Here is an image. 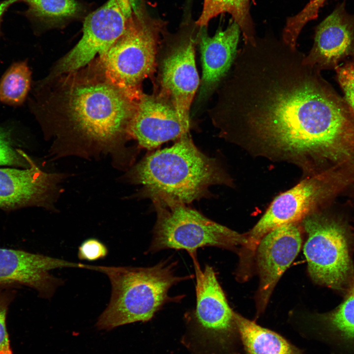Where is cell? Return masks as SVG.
<instances>
[{
  "instance_id": "1",
  "label": "cell",
  "mask_w": 354,
  "mask_h": 354,
  "mask_svg": "<svg viewBox=\"0 0 354 354\" xmlns=\"http://www.w3.org/2000/svg\"><path fill=\"white\" fill-rule=\"evenodd\" d=\"M304 56L283 41L244 44L209 115L224 137L262 146L309 171L343 152L354 111Z\"/></svg>"
},
{
  "instance_id": "2",
  "label": "cell",
  "mask_w": 354,
  "mask_h": 354,
  "mask_svg": "<svg viewBox=\"0 0 354 354\" xmlns=\"http://www.w3.org/2000/svg\"><path fill=\"white\" fill-rule=\"evenodd\" d=\"M52 78V90L35 84L29 106L57 156L109 155L118 167L126 158L130 122L138 101L106 75L97 59Z\"/></svg>"
},
{
  "instance_id": "3",
  "label": "cell",
  "mask_w": 354,
  "mask_h": 354,
  "mask_svg": "<svg viewBox=\"0 0 354 354\" xmlns=\"http://www.w3.org/2000/svg\"><path fill=\"white\" fill-rule=\"evenodd\" d=\"M125 177L142 185L146 197L186 205L206 196L210 186L228 181L216 159L201 152L188 133L172 146L145 156Z\"/></svg>"
},
{
  "instance_id": "4",
  "label": "cell",
  "mask_w": 354,
  "mask_h": 354,
  "mask_svg": "<svg viewBox=\"0 0 354 354\" xmlns=\"http://www.w3.org/2000/svg\"><path fill=\"white\" fill-rule=\"evenodd\" d=\"M177 262L170 258L148 267L88 265L87 269L106 275L111 282L110 301L96 325L111 329L137 322H147L165 304L179 302L184 296H171L170 289L194 275L176 274Z\"/></svg>"
},
{
  "instance_id": "5",
  "label": "cell",
  "mask_w": 354,
  "mask_h": 354,
  "mask_svg": "<svg viewBox=\"0 0 354 354\" xmlns=\"http://www.w3.org/2000/svg\"><path fill=\"white\" fill-rule=\"evenodd\" d=\"M341 205L335 202L302 220L307 234L304 254L308 271L316 283L337 290L347 288L354 274L350 253L351 225Z\"/></svg>"
},
{
  "instance_id": "6",
  "label": "cell",
  "mask_w": 354,
  "mask_h": 354,
  "mask_svg": "<svg viewBox=\"0 0 354 354\" xmlns=\"http://www.w3.org/2000/svg\"><path fill=\"white\" fill-rule=\"evenodd\" d=\"M163 28L161 21L152 19L137 6L122 35L99 56L107 77L134 100L144 94V80L156 71Z\"/></svg>"
},
{
  "instance_id": "7",
  "label": "cell",
  "mask_w": 354,
  "mask_h": 354,
  "mask_svg": "<svg viewBox=\"0 0 354 354\" xmlns=\"http://www.w3.org/2000/svg\"><path fill=\"white\" fill-rule=\"evenodd\" d=\"M156 213L152 239L148 252L167 249L185 250L190 257L198 249H233L246 243L241 235L209 219L186 204L167 199L151 198Z\"/></svg>"
},
{
  "instance_id": "8",
  "label": "cell",
  "mask_w": 354,
  "mask_h": 354,
  "mask_svg": "<svg viewBox=\"0 0 354 354\" xmlns=\"http://www.w3.org/2000/svg\"><path fill=\"white\" fill-rule=\"evenodd\" d=\"M344 197L341 185L324 174L310 176L276 197L265 213L247 234L243 246L251 257L261 239L272 230L287 224L297 223L308 215L327 208Z\"/></svg>"
},
{
  "instance_id": "9",
  "label": "cell",
  "mask_w": 354,
  "mask_h": 354,
  "mask_svg": "<svg viewBox=\"0 0 354 354\" xmlns=\"http://www.w3.org/2000/svg\"><path fill=\"white\" fill-rule=\"evenodd\" d=\"M164 43L158 52L154 93L171 103L190 126V108L200 84L195 58L196 37L193 31H185Z\"/></svg>"
},
{
  "instance_id": "10",
  "label": "cell",
  "mask_w": 354,
  "mask_h": 354,
  "mask_svg": "<svg viewBox=\"0 0 354 354\" xmlns=\"http://www.w3.org/2000/svg\"><path fill=\"white\" fill-rule=\"evenodd\" d=\"M133 9L123 0H108L85 18L82 37L57 63L49 77L70 73L106 52L124 32Z\"/></svg>"
},
{
  "instance_id": "11",
  "label": "cell",
  "mask_w": 354,
  "mask_h": 354,
  "mask_svg": "<svg viewBox=\"0 0 354 354\" xmlns=\"http://www.w3.org/2000/svg\"><path fill=\"white\" fill-rule=\"evenodd\" d=\"M191 258L196 277V323L223 354H240L235 312L229 305L214 270L208 265L202 269L197 256Z\"/></svg>"
},
{
  "instance_id": "12",
  "label": "cell",
  "mask_w": 354,
  "mask_h": 354,
  "mask_svg": "<svg viewBox=\"0 0 354 354\" xmlns=\"http://www.w3.org/2000/svg\"><path fill=\"white\" fill-rule=\"evenodd\" d=\"M63 178L62 174L42 171L33 160L28 168H0V208H52Z\"/></svg>"
},
{
  "instance_id": "13",
  "label": "cell",
  "mask_w": 354,
  "mask_h": 354,
  "mask_svg": "<svg viewBox=\"0 0 354 354\" xmlns=\"http://www.w3.org/2000/svg\"><path fill=\"white\" fill-rule=\"evenodd\" d=\"M81 266L80 263L23 250L0 248V285L27 286L35 290L40 297L50 299L63 281L51 274L50 271Z\"/></svg>"
},
{
  "instance_id": "14",
  "label": "cell",
  "mask_w": 354,
  "mask_h": 354,
  "mask_svg": "<svg viewBox=\"0 0 354 354\" xmlns=\"http://www.w3.org/2000/svg\"><path fill=\"white\" fill-rule=\"evenodd\" d=\"M301 243L297 223L282 225L260 240L256 250L260 276L258 314L264 310L278 281L299 253Z\"/></svg>"
},
{
  "instance_id": "15",
  "label": "cell",
  "mask_w": 354,
  "mask_h": 354,
  "mask_svg": "<svg viewBox=\"0 0 354 354\" xmlns=\"http://www.w3.org/2000/svg\"><path fill=\"white\" fill-rule=\"evenodd\" d=\"M175 107L157 94H143L138 101L128 130L130 139L148 149L177 140L189 132Z\"/></svg>"
},
{
  "instance_id": "16",
  "label": "cell",
  "mask_w": 354,
  "mask_h": 354,
  "mask_svg": "<svg viewBox=\"0 0 354 354\" xmlns=\"http://www.w3.org/2000/svg\"><path fill=\"white\" fill-rule=\"evenodd\" d=\"M303 60L320 71L335 70L342 62L354 61V20L342 8L317 27L313 47Z\"/></svg>"
},
{
  "instance_id": "17",
  "label": "cell",
  "mask_w": 354,
  "mask_h": 354,
  "mask_svg": "<svg viewBox=\"0 0 354 354\" xmlns=\"http://www.w3.org/2000/svg\"><path fill=\"white\" fill-rule=\"evenodd\" d=\"M241 31L233 22L225 30L219 29L212 36L201 27L196 36L201 54L202 77L198 100L206 99L226 77L234 62Z\"/></svg>"
},
{
  "instance_id": "18",
  "label": "cell",
  "mask_w": 354,
  "mask_h": 354,
  "mask_svg": "<svg viewBox=\"0 0 354 354\" xmlns=\"http://www.w3.org/2000/svg\"><path fill=\"white\" fill-rule=\"evenodd\" d=\"M241 344L247 354H303L278 333L262 327L235 312Z\"/></svg>"
},
{
  "instance_id": "19",
  "label": "cell",
  "mask_w": 354,
  "mask_h": 354,
  "mask_svg": "<svg viewBox=\"0 0 354 354\" xmlns=\"http://www.w3.org/2000/svg\"><path fill=\"white\" fill-rule=\"evenodd\" d=\"M249 5L250 0H204L202 13L196 24L200 28H207L213 18L222 13H229L239 26L244 44L254 45L257 38Z\"/></svg>"
},
{
  "instance_id": "20",
  "label": "cell",
  "mask_w": 354,
  "mask_h": 354,
  "mask_svg": "<svg viewBox=\"0 0 354 354\" xmlns=\"http://www.w3.org/2000/svg\"><path fill=\"white\" fill-rule=\"evenodd\" d=\"M323 330L346 342H354V274L343 302L334 310L318 315Z\"/></svg>"
},
{
  "instance_id": "21",
  "label": "cell",
  "mask_w": 354,
  "mask_h": 354,
  "mask_svg": "<svg viewBox=\"0 0 354 354\" xmlns=\"http://www.w3.org/2000/svg\"><path fill=\"white\" fill-rule=\"evenodd\" d=\"M31 75L26 60L11 64L0 80V102L12 106L21 105L30 88Z\"/></svg>"
},
{
  "instance_id": "22",
  "label": "cell",
  "mask_w": 354,
  "mask_h": 354,
  "mask_svg": "<svg viewBox=\"0 0 354 354\" xmlns=\"http://www.w3.org/2000/svg\"><path fill=\"white\" fill-rule=\"evenodd\" d=\"M28 6L26 15L47 24H54L78 16L82 10L76 0H20Z\"/></svg>"
},
{
  "instance_id": "23",
  "label": "cell",
  "mask_w": 354,
  "mask_h": 354,
  "mask_svg": "<svg viewBox=\"0 0 354 354\" xmlns=\"http://www.w3.org/2000/svg\"><path fill=\"white\" fill-rule=\"evenodd\" d=\"M32 160L23 150L15 148L12 129L0 125V166L28 168Z\"/></svg>"
},
{
  "instance_id": "24",
  "label": "cell",
  "mask_w": 354,
  "mask_h": 354,
  "mask_svg": "<svg viewBox=\"0 0 354 354\" xmlns=\"http://www.w3.org/2000/svg\"><path fill=\"white\" fill-rule=\"evenodd\" d=\"M19 287L12 285H0V354H12L6 319L9 306L15 299Z\"/></svg>"
},
{
  "instance_id": "25",
  "label": "cell",
  "mask_w": 354,
  "mask_h": 354,
  "mask_svg": "<svg viewBox=\"0 0 354 354\" xmlns=\"http://www.w3.org/2000/svg\"><path fill=\"white\" fill-rule=\"evenodd\" d=\"M337 80L344 94V99L354 111V61H347L335 70Z\"/></svg>"
},
{
  "instance_id": "26",
  "label": "cell",
  "mask_w": 354,
  "mask_h": 354,
  "mask_svg": "<svg viewBox=\"0 0 354 354\" xmlns=\"http://www.w3.org/2000/svg\"><path fill=\"white\" fill-rule=\"evenodd\" d=\"M108 253L107 247L100 241L89 238L79 247L78 256L81 260L93 261L105 257Z\"/></svg>"
},
{
  "instance_id": "27",
  "label": "cell",
  "mask_w": 354,
  "mask_h": 354,
  "mask_svg": "<svg viewBox=\"0 0 354 354\" xmlns=\"http://www.w3.org/2000/svg\"><path fill=\"white\" fill-rule=\"evenodd\" d=\"M19 0H4L0 2V23L3 15L9 6Z\"/></svg>"
},
{
  "instance_id": "28",
  "label": "cell",
  "mask_w": 354,
  "mask_h": 354,
  "mask_svg": "<svg viewBox=\"0 0 354 354\" xmlns=\"http://www.w3.org/2000/svg\"><path fill=\"white\" fill-rule=\"evenodd\" d=\"M126 3H127L129 5H130L134 9H135L136 6V4L135 3L136 0H123Z\"/></svg>"
},
{
  "instance_id": "29",
  "label": "cell",
  "mask_w": 354,
  "mask_h": 354,
  "mask_svg": "<svg viewBox=\"0 0 354 354\" xmlns=\"http://www.w3.org/2000/svg\"><path fill=\"white\" fill-rule=\"evenodd\" d=\"M351 236L352 240L354 241V218L352 219V224L351 225Z\"/></svg>"
},
{
  "instance_id": "30",
  "label": "cell",
  "mask_w": 354,
  "mask_h": 354,
  "mask_svg": "<svg viewBox=\"0 0 354 354\" xmlns=\"http://www.w3.org/2000/svg\"><path fill=\"white\" fill-rule=\"evenodd\" d=\"M191 0H187L188 3Z\"/></svg>"
}]
</instances>
